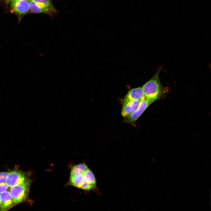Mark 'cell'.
Here are the masks:
<instances>
[{
    "label": "cell",
    "mask_w": 211,
    "mask_h": 211,
    "mask_svg": "<svg viewBox=\"0 0 211 211\" xmlns=\"http://www.w3.org/2000/svg\"><path fill=\"white\" fill-rule=\"evenodd\" d=\"M9 187L6 183L0 184V193L7 190Z\"/></svg>",
    "instance_id": "4fadbf2b"
},
{
    "label": "cell",
    "mask_w": 211,
    "mask_h": 211,
    "mask_svg": "<svg viewBox=\"0 0 211 211\" xmlns=\"http://www.w3.org/2000/svg\"><path fill=\"white\" fill-rule=\"evenodd\" d=\"M31 173L22 170L16 166L8 171L6 183L9 187L25 183L30 179Z\"/></svg>",
    "instance_id": "277c9868"
},
{
    "label": "cell",
    "mask_w": 211,
    "mask_h": 211,
    "mask_svg": "<svg viewBox=\"0 0 211 211\" xmlns=\"http://www.w3.org/2000/svg\"><path fill=\"white\" fill-rule=\"evenodd\" d=\"M66 185L71 186L87 191L98 192L95 176L84 162L71 167L69 181Z\"/></svg>",
    "instance_id": "6da1fadb"
},
{
    "label": "cell",
    "mask_w": 211,
    "mask_h": 211,
    "mask_svg": "<svg viewBox=\"0 0 211 211\" xmlns=\"http://www.w3.org/2000/svg\"><path fill=\"white\" fill-rule=\"evenodd\" d=\"M0 211H6L13 207V200L10 192L7 190L0 194Z\"/></svg>",
    "instance_id": "ba28073f"
},
{
    "label": "cell",
    "mask_w": 211,
    "mask_h": 211,
    "mask_svg": "<svg viewBox=\"0 0 211 211\" xmlns=\"http://www.w3.org/2000/svg\"><path fill=\"white\" fill-rule=\"evenodd\" d=\"M33 1L41 4L49 9L53 14L56 13V10L53 6L51 0H32Z\"/></svg>",
    "instance_id": "8fae6325"
},
{
    "label": "cell",
    "mask_w": 211,
    "mask_h": 211,
    "mask_svg": "<svg viewBox=\"0 0 211 211\" xmlns=\"http://www.w3.org/2000/svg\"><path fill=\"white\" fill-rule=\"evenodd\" d=\"M145 98L142 87L132 89L129 90L124 97L123 103L129 101H140Z\"/></svg>",
    "instance_id": "8992f818"
},
{
    "label": "cell",
    "mask_w": 211,
    "mask_h": 211,
    "mask_svg": "<svg viewBox=\"0 0 211 211\" xmlns=\"http://www.w3.org/2000/svg\"></svg>",
    "instance_id": "2e32d148"
},
{
    "label": "cell",
    "mask_w": 211,
    "mask_h": 211,
    "mask_svg": "<svg viewBox=\"0 0 211 211\" xmlns=\"http://www.w3.org/2000/svg\"><path fill=\"white\" fill-rule=\"evenodd\" d=\"M150 104L146 98L140 101L137 109L133 113L125 117L124 122L127 123L135 122Z\"/></svg>",
    "instance_id": "5b68a950"
},
{
    "label": "cell",
    "mask_w": 211,
    "mask_h": 211,
    "mask_svg": "<svg viewBox=\"0 0 211 211\" xmlns=\"http://www.w3.org/2000/svg\"><path fill=\"white\" fill-rule=\"evenodd\" d=\"M29 4L31 11L33 13H45L50 15L53 14L50 10L41 3H36L32 0Z\"/></svg>",
    "instance_id": "30bf717a"
},
{
    "label": "cell",
    "mask_w": 211,
    "mask_h": 211,
    "mask_svg": "<svg viewBox=\"0 0 211 211\" xmlns=\"http://www.w3.org/2000/svg\"><path fill=\"white\" fill-rule=\"evenodd\" d=\"M140 101H129L123 103L121 111V115L124 117L133 113L137 109Z\"/></svg>",
    "instance_id": "9c48e42d"
},
{
    "label": "cell",
    "mask_w": 211,
    "mask_h": 211,
    "mask_svg": "<svg viewBox=\"0 0 211 211\" xmlns=\"http://www.w3.org/2000/svg\"><path fill=\"white\" fill-rule=\"evenodd\" d=\"M8 172H0V184L6 183Z\"/></svg>",
    "instance_id": "7c38bea8"
},
{
    "label": "cell",
    "mask_w": 211,
    "mask_h": 211,
    "mask_svg": "<svg viewBox=\"0 0 211 211\" xmlns=\"http://www.w3.org/2000/svg\"><path fill=\"white\" fill-rule=\"evenodd\" d=\"M32 182L30 179L25 183L11 187L9 192L12 199L13 207L22 203L31 202L29 193Z\"/></svg>",
    "instance_id": "3957f363"
},
{
    "label": "cell",
    "mask_w": 211,
    "mask_h": 211,
    "mask_svg": "<svg viewBox=\"0 0 211 211\" xmlns=\"http://www.w3.org/2000/svg\"><path fill=\"white\" fill-rule=\"evenodd\" d=\"M160 70L159 68L152 78L142 87L145 98L151 104L164 98L169 92L168 88L164 86L159 80V74Z\"/></svg>",
    "instance_id": "7a4b0ae2"
},
{
    "label": "cell",
    "mask_w": 211,
    "mask_h": 211,
    "mask_svg": "<svg viewBox=\"0 0 211 211\" xmlns=\"http://www.w3.org/2000/svg\"><path fill=\"white\" fill-rule=\"evenodd\" d=\"M0 204H1V200H0Z\"/></svg>",
    "instance_id": "9a60e30c"
},
{
    "label": "cell",
    "mask_w": 211,
    "mask_h": 211,
    "mask_svg": "<svg viewBox=\"0 0 211 211\" xmlns=\"http://www.w3.org/2000/svg\"><path fill=\"white\" fill-rule=\"evenodd\" d=\"M11 11L19 14L28 12L30 9L29 3L26 0H13L11 5Z\"/></svg>",
    "instance_id": "52a82bcc"
},
{
    "label": "cell",
    "mask_w": 211,
    "mask_h": 211,
    "mask_svg": "<svg viewBox=\"0 0 211 211\" xmlns=\"http://www.w3.org/2000/svg\"><path fill=\"white\" fill-rule=\"evenodd\" d=\"M4 2L6 4H8L11 2L13 0H3Z\"/></svg>",
    "instance_id": "5bb4252c"
}]
</instances>
